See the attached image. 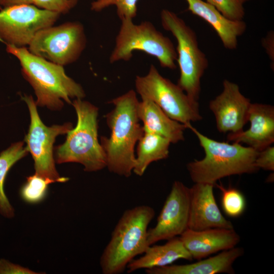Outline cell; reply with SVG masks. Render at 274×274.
I'll list each match as a JSON object with an SVG mask.
<instances>
[{
  "label": "cell",
  "instance_id": "1",
  "mask_svg": "<svg viewBox=\"0 0 274 274\" xmlns=\"http://www.w3.org/2000/svg\"><path fill=\"white\" fill-rule=\"evenodd\" d=\"M139 102L130 90L110 101L114 108L106 115L111 134L101 136L100 144L107 158L109 170L128 178L135 164L134 147L144 133L138 114Z\"/></svg>",
  "mask_w": 274,
  "mask_h": 274
},
{
  "label": "cell",
  "instance_id": "2",
  "mask_svg": "<svg viewBox=\"0 0 274 274\" xmlns=\"http://www.w3.org/2000/svg\"><path fill=\"white\" fill-rule=\"evenodd\" d=\"M7 52L19 61L22 73L34 89L37 106L59 110L63 102L72 104L71 98H83L80 84L65 74L63 66L30 53L25 47L7 44Z\"/></svg>",
  "mask_w": 274,
  "mask_h": 274
},
{
  "label": "cell",
  "instance_id": "3",
  "mask_svg": "<svg viewBox=\"0 0 274 274\" xmlns=\"http://www.w3.org/2000/svg\"><path fill=\"white\" fill-rule=\"evenodd\" d=\"M197 136L205 156L189 162L187 168L192 181L214 184L220 179L233 175L252 174L258 151L240 143L218 142L204 135L193 127L187 126Z\"/></svg>",
  "mask_w": 274,
  "mask_h": 274
},
{
  "label": "cell",
  "instance_id": "4",
  "mask_svg": "<svg viewBox=\"0 0 274 274\" xmlns=\"http://www.w3.org/2000/svg\"><path fill=\"white\" fill-rule=\"evenodd\" d=\"M155 215L152 207L144 204L123 213L101 254L100 265L102 273H122L130 261L145 252L149 246L148 226Z\"/></svg>",
  "mask_w": 274,
  "mask_h": 274
},
{
  "label": "cell",
  "instance_id": "5",
  "mask_svg": "<svg viewBox=\"0 0 274 274\" xmlns=\"http://www.w3.org/2000/svg\"><path fill=\"white\" fill-rule=\"evenodd\" d=\"M72 104L77 115V123L67 133L65 142L56 147V161L79 163L86 172L101 170L107 167V158L98 140V109L80 98Z\"/></svg>",
  "mask_w": 274,
  "mask_h": 274
},
{
  "label": "cell",
  "instance_id": "6",
  "mask_svg": "<svg viewBox=\"0 0 274 274\" xmlns=\"http://www.w3.org/2000/svg\"><path fill=\"white\" fill-rule=\"evenodd\" d=\"M135 51L155 57L162 67L172 70L177 67L176 49L169 38L149 21L136 24L133 20H122L109 57L110 63L129 61Z\"/></svg>",
  "mask_w": 274,
  "mask_h": 274
},
{
  "label": "cell",
  "instance_id": "7",
  "mask_svg": "<svg viewBox=\"0 0 274 274\" xmlns=\"http://www.w3.org/2000/svg\"><path fill=\"white\" fill-rule=\"evenodd\" d=\"M163 28L177 42L176 51L180 75L177 84L191 98L198 101L200 80L208 66L205 54L198 46L195 31L174 12L163 9L160 13Z\"/></svg>",
  "mask_w": 274,
  "mask_h": 274
},
{
  "label": "cell",
  "instance_id": "8",
  "mask_svg": "<svg viewBox=\"0 0 274 274\" xmlns=\"http://www.w3.org/2000/svg\"><path fill=\"white\" fill-rule=\"evenodd\" d=\"M136 92L142 99L155 103L169 118L185 125L202 119L199 104L191 98L177 84L163 77L151 64L148 73L136 76Z\"/></svg>",
  "mask_w": 274,
  "mask_h": 274
},
{
  "label": "cell",
  "instance_id": "9",
  "mask_svg": "<svg viewBox=\"0 0 274 274\" xmlns=\"http://www.w3.org/2000/svg\"><path fill=\"white\" fill-rule=\"evenodd\" d=\"M83 24L77 21L51 26L38 32L28 45L32 54L65 65L76 61L86 46Z\"/></svg>",
  "mask_w": 274,
  "mask_h": 274
},
{
  "label": "cell",
  "instance_id": "10",
  "mask_svg": "<svg viewBox=\"0 0 274 274\" xmlns=\"http://www.w3.org/2000/svg\"><path fill=\"white\" fill-rule=\"evenodd\" d=\"M22 98L27 104L30 114V124L25 141L34 160L35 174L56 182H66L68 179L61 177L55 168L53 144L58 135L67 133L73 128L72 124L68 122L46 126L39 116L32 97L25 95Z\"/></svg>",
  "mask_w": 274,
  "mask_h": 274
},
{
  "label": "cell",
  "instance_id": "11",
  "mask_svg": "<svg viewBox=\"0 0 274 274\" xmlns=\"http://www.w3.org/2000/svg\"><path fill=\"white\" fill-rule=\"evenodd\" d=\"M60 14L33 4L0 10V41L18 47L28 46L40 30L53 25Z\"/></svg>",
  "mask_w": 274,
  "mask_h": 274
},
{
  "label": "cell",
  "instance_id": "12",
  "mask_svg": "<svg viewBox=\"0 0 274 274\" xmlns=\"http://www.w3.org/2000/svg\"><path fill=\"white\" fill-rule=\"evenodd\" d=\"M190 188L180 181H175L156 225L148 229V245L180 236L188 228Z\"/></svg>",
  "mask_w": 274,
  "mask_h": 274
},
{
  "label": "cell",
  "instance_id": "13",
  "mask_svg": "<svg viewBox=\"0 0 274 274\" xmlns=\"http://www.w3.org/2000/svg\"><path fill=\"white\" fill-rule=\"evenodd\" d=\"M251 104L241 92L237 84L224 80L222 91L209 103L218 130L224 133L243 130L248 122Z\"/></svg>",
  "mask_w": 274,
  "mask_h": 274
},
{
  "label": "cell",
  "instance_id": "14",
  "mask_svg": "<svg viewBox=\"0 0 274 274\" xmlns=\"http://www.w3.org/2000/svg\"><path fill=\"white\" fill-rule=\"evenodd\" d=\"M214 184L195 183L190 188L188 228L199 231L210 228H233L221 213L214 195Z\"/></svg>",
  "mask_w": 274,
  "mask_h": 274
},
{
  "label": "cell",
  "instance_id": "15",
  "mask_svg": "<svg viewBox=\"0 0 274 274\" xmlns=\"http://www.w3.org/2000/svg\"><path fill=\"white\" fill-rule=\"evenodd\" d=\"M248 121L249 128L235 133H229L227 140L244 143L257 151H260L274 142V107L267 104H251Z\"/></svg>",
  "mask_w": 274,
  "mask_h": 274
},
{
  "label": "cell",
  "instance_id": "16",
  "mask_svg": "<svg viewBox=\"0 0 274 274\" xmlns=\"http://www.w3.org/2000/svg\"><path fill=\"white\" fill-rule=\"evenodd\" d=\"M193 259L200 260L235 247L240 236L234 228H214L195 231L187 228L180 236Z\"/></svg>",
  "mask_w": 274,
  "mask_h": 274
},
{
  "label": "cell",
  "instance_id": "17",
  "mask_svg": "<svg viewBox=\"0 0 274 274\" xmlns=\"http://www.w3.org/2000/svg\"><path fill=\"white\" fill-rule=\"evenodd\" d=\"M244 253L242 247L222 251L216 256L191 264L168 265L145 269L148 274H233V264Z\"/></svg>",
  "mask_w": 274,
  "mask_h": 274
},
{
  "label": "cell",
  "instance_id": "18",
  "mask_svg": "<svg viewBox=\"0 0 274 274\" xmlns=\"http://www.w3.org/2000/svg\"><path fill=\"white\" fill-rule=\"evenodd\" d=\"M186 1L188 5V10L212 26L225 48L229 50L236 48L237 38L245 32L247 28L244 21L230 20L213 6L202 0Z\"/></svg>",
  "mask_w": 274,
  "mask_h": 274
},
{
  "label": "cell",
  "instance_id": "19",
  "mask_svg": "<svg viewBox=\"0 0 274 274\" xmlns=\"http://www.w3.org/2000/svg\"><path fill=\"white\" fill-rule=\"evenodd\" d=\"M138 114L143 122L144 132L159 135L170 143H176L184 139L187 126L169 118L153 101L147 99L139 102Z\"/></svg>",
  "mask_w": 274,
  "mask_h": 274
},
{
  "label": "cell",
  "instance_id": "20",
  "mask_svg": "<svg viewBox=\"0 0 274 274\" xmlns=\"http://www.w3.org/2000/svg\"><path fill=\"white\" fill-rule=\"evenodd\" d=\"M143 254L142 256L134 259L129 263L126 267L128 273L141 269L168 265L181 259L189 261L193 260L180 237H177L167 240L164 245H150Z\"/></svg>",
  "mask_w": 274,
  "mask_h": 274
},
{
  "label": "cell",
  "instance_id": "21",
  "mask_svg": "<svg viewBox=\"0 0 274 274\" xmlns=\"http://www.w3.org/2000/svg\"><path fill=\"white\" fill-rule=\"evenodd\" d=\"M138 142L133 172L142 176L152 162L168 157L170 142L159 135L147 132H144Z\"/></svg>",
  "mask_w": 274,
  "mask_h": 274
},
{
  "label": "cell",
  "instance_id": "22",
  "mask_svg": "<svg viewBox=\"0 0 274 274\" xmlns=\"http://www.w3.org/2000/svg\"><path fill=\"white\" fill-rule=\"evenodd\" d=\"M28 152L24 143L19 142L12 144L0 154V213L7 218L13 217L14 211L4 192L5 180L11 167Z\"/></svg>",
  "mask_w": 274,
  "mask_h": 274
},
{
  "label": "cell",
  "instance_id": "23",
  "mask_svg": "<svg viewBox=\"0 0 274 274\" xmlns=\"http://www.w3.org/2000/svg\"><path fill=\"white\" fill-rule=\"evenodd\" d=\"M55 182L51 179L35 174L27 178L26 182L21 188L20 195L28 203H38L45 198L49 185Z\"/></svg>",
  "mask_w": 274,
  "mask_h": 274
},
{
  "label": "cell",
  "instance_id": "24",
  "mask_svg": "<svg viewBox=\"0 0 274 274\" xmlns=\"http://www.w3.org/2000/svg\"><path fill=\"white\" fill-rule=\"evenodd\" d=\"M215 185L221 191V205L224 213L233 218L242 215L246 206V199L243 193L235 188H226L222 184L216 183Z\"/></svg>",
  "mask_w": 274,
  "mask_h": 274
},
{
  "label": "cell",
  "instance_id": "25",
  "mask_svg": "<svg viewBox=\"0 0 274 274\" xmlns=\"http://www.w3.org/2000/svg\"><path fill=\"white\" fill-rule=\"evenodd\" d=\"M139 0H95L91 4L90 9L95 12H100L114 6L118 17L121 21L124 19L133 20L137 14V3Z\"/></svg>",
  "mask_w": 274,
  "mask_h": 274
},
{
  "label": "cell",
  "instance_id": "26",
  "mask_svg": "<svg viewBox=\"0 0 274 274\" xmlns=\"http://www.w3.org/2000/svg\"><path fill=\"white\" fill-rule=\"evenodd\" d=\"M226 18L243 20L245 12L243 4L237 0H206Z\"/></svg>",
  "mask_w": 274,
  "mask_h": 274
},
{
  "label": "cell",
  "instance_id": "27",
  "mask_svg": "<svg viewBox=\"0 0 274 274\" xmlns=\"http://www.w3.org/2000/svg\"><path fill=\"white\" fill-rule=\"evenodd\" d=\"M80 0H32L37 7L57 13L66 14L73 9Z\"/></svg>",
  "mask_w": 274,
  "mask_h": 274
},
{
  "label": "cell",
  "instance_id": "28",
  "mask_svg": "<svg viewBox=\"0 0 274 274\" xmlns=\"http://www.w3.org/2000/svg\"><path fill=\"white\" fill-rule=\"evenodd\" d=\"M255 165L259 169L274 170V147L268 146L259 151L255 159Z\"/></svg>",
  "mask_w": 274,
  "mask_h": 274
},
{
  "label": "cell",
  "instance_id": "29",
  "mask_svg": "<svg viewBox=\"0 0 274 274\" xmlns=\"http://www.w3.org/2000/svg\"><path fill=\"white\" fill-rule=\"evenodd\" d=\"M30 269L13 264L5 259L0 260V274H36Z\"/></svg>",
  "mask_w": 274,
  "mask_h": 274
},
{
  "label": "cell",
  "instance_id": "30",
  "mask_svg": "<svg viewBox=\"0 0 274 274\" xmlns=\"http://www.w3.org/2000/svg\"><path fill=\"white\" fill-rule=\"evenodd\" d=\"M32 0H0V6L5 8L16 5L32 4Z\"/></svg>",
  "mask_w": 274,
  "mask_h": 274
},
{
  "label": "cell",
  "instance_id": "31",
  "mask_svg": "<svg viewBox=\"0 0 274 274\" xmlns=\"http://www.w3.org/2000/svg\"><path fill=\"white\" fill-rule=\"evenodd\" d=\"M237 1L243 4L245 2L248 1L249 0H237Z\"/></svg>",
  "mask_w": 274,
  "mask_h": 274
},
{
  "label": "cell",
  "instance_id": "32",
  "mask_svg": "<svg viewBox=\"0 0 274 274\" xmlns=\"http://www.w3.org/2000/svg\"><path fill=\"white\" fill-rule=\"evenodd\" d=\"M2 7L0 6V10L2 9Z\"/></svg>",
  "mask_w": 274,
  "mask_h": 274
}]
</instances>
